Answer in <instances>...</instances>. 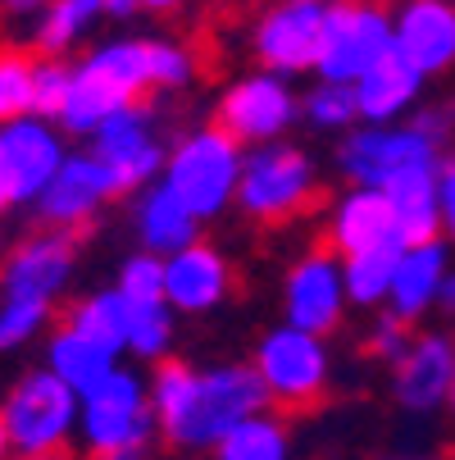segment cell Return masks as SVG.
I'll use <instances>...</instances> for the list:
<instances>
[{
  "instance_id": "ee69618b",
  "label": "cell",
  "mask_w": 455,
  "mask_h": 460,
  "mask_svg": "<svg viewBox=\"0 0 455 460\" xmlns=\"http://www.w3.org/2000/svg\"><path fill=\"white\" fill-rule=\"evenodd\" d=\"M14 201H10V187H5V173H0V219H5V210H10Z\"/></svg>"
},
{
  "instance_id": "ac0fdd59",
  "label": "cell",
  "mask_w": 455,
  "mask_h": 460,
  "mask_svg": "<svg viewBox=\"0 0 455 460\" xmlns=\"http://www.w3.org/2000/svg\"><path fill=\"white\" fill-rule=\"evenodd\" d=\"M392 28H397V55L424 78L455 64V5L451 0H406Z\"/></svg>"
},
{
  "instance_id": "ffe728a7",
  "label": "cell",
  "mask_w": 455,
  "mask_h": 460,
  "mask_svg": "<svg viewBox=\"0 0 455 460\" xmlns=\"http://www.w3.org/2000/svg\"><path fill=\"white\" fill-rule=\"evenodd\" d=\"M328 246L342 260H351V255H369V251H382V246H406V242L397 233L387 196L369 191V187H351L328 215Z\"/></svg>"
},
{
  "instance_id": "4fadbf2b",
  "label": "cell",
  "mask_w": 455,
  "mask_h": 460,
  "mask_svg": "<svg viewBox=\"0 0 455 460\" xmlns=\"http://www.w3.org/2000/svg\"><path fill=\"white\" fill-rule=\"evenodd\" d=\"M64 160H69V146H64V133L50 119L28 114L14 123H0V173H5L14 206H37L41 191L64 169Z\"/></svg>"
},
{
  "instance_id": "f1b7e54d",
  "label": "cell",
  "mask_w": 455,
  "mask_h": 460,
  "mask_svg": "<svg viewBox=\"0 0 455 460\" xmlns=\"http://www.w3.org/2000/svg\"><path fill=\"white\" fill-rule=\"evenodd\" d=\"M401 251L406 246H382V251L342 260L346 301L360 305V310H373V305H382L387 296H392V279H397V265H401Z\"/></svg>"
},
{
  "instance_id": "836d02e7",
  "label": "cell",
  "mask_w": 455,
  "mask_h": 460,
  "mask_svg": "<svg viewBox=\"0 0 455 460\" xmlns=\"http://www.w3.org/2000/svg\"><path fill=\"white\" fill-rule=\"evenodd\" d=\"M114 292H118L127 305H164V260L151 255V251L127 255L123 270H118Z\"/></svg>"
},
{
  "instance_id": "9a60e30c",
  "label": "cell",
  "mask_w": 455,
  "mask_h": 460,
  "mask_svg": "<svg viewBox=\"0 0 455 460\" xmlns=\"http://www.w3.org/2000/svg\"><path fill=\"white\" fill-rule=\"evenodd\" d=\"M92 155H101L109 164V173L118 178L123 191L155 187V178H164V164H169L160 128H155L151 110H142V105H133V110L114 114L109 123H101L96 137H92Z\"/></svg>"
},
{
  "instance_id": "f6af8a7d",
  "label": "cell",
  "mask_w": 455,
  "mask_h": 460,
  "mask_svg": "<svg viewBox=\"0 0 455 460\" xmlns=\"http://www.w3.org/2000/svg\"><path fill=\"white\" fill-rule=\"evenodd\" d=\"M10 451H14V447H10V433H5V420H0V460H10Z\"/></svg>"
},
{
  "instance_id": "8992f818",
  "label": "cell",
  "mask_w": 455,
  "mask_h": 460,
  "mask_svg": "<svg viewBox=\"0 0 455 460\" xmlns=\"http://www.w3.org/2000/svg\"><path fill=\"white\" fill-rule=\"evenodd\" d=\"M314 196H319V173H314V160L301 146L274 142V146L246 151L241 182H237V206H241L246 219L287 224V219H296L314 206Z\"/></svg>"
},
{
  "instance_id": "e0dca14e",
  "label": "cell",
  "mask_w": 455,
  "mask_h": 460,
  "mask_svg": "<svg viewBox=\"0 0 455 460\" xmlns=\"http://www.w3.org/2000/svg\"><path fill=\"white\" fill-rule=\"evenodd\" d=\"M232 292V265L210 242H197L164 260V305L173 314H206Z\"/></svg>"
},
{
  "instance_id": "6da1fadb",
  "label": "cell",
  "mask_w": 455,
  "mask_h": 460,
  "mask_svg": "<svg viewBox=\"0 0 455 460\" xmlns=\"http://www.w3.org/2000/svg\"><path fill=\"white\" fill-rule=\"evenodd\" d=\"M269 392L259 383L255 365H210L197 369L187 360H164L151 374V411L160 438L182 456L214 451L241 420L269 411Z\"/></svg>"
},
{
  "instance_id": "7bdbcfd3",
  "label": "cell",
  "mask_w": 455,
  "mask_h": 460,
  "mask_svg": "<svg viewBox=\"0 0 455 460\" xmlns=\"http://www.w3.org/2000/svg\"><path fill=\"white\" fill-rule=\"evenodd\" d=\"M442 305L455 314V274H451V279H446V288H442Z\"/></svg>"
},
{
  "instance_id": "30bf717a",
  "label": "cell",
  "mask_w": 455,
  "mask_h": 460,
  "mask_svg": "<svg viewBox=\"0 0 455 460\" xmlns=\"http://www.w3.org/2000/svg\"><path fill=\"white\" fill-rule=\"evenodd\" d=\"M333 0H278L265 10V19L250 32V50L259 55L265 74L292 78L310 74L323 50V28H328Z\"/></svg>"
},
{
  "instance_id": "7a4b0ae2",
  "label": "cell",
  "mask_w": 455,
  "mask_h": 460,
  "mask_svg": "<svg viewBox=\"0 0 455 460\" xmlns=\"http://www.w3.org/2000/svg\"><path fill=\"white\" fill-rule=\"evenodd\" d=\"M151 87H155L151 83V37L101 41L74 64V83H69V96H64L55 128L74 137H96L101 123L133 110L142 92Z\"/></svg>"
},
{
  "instance_id": "8d00e7d4",
  "label": "cell",
  "mask_w": 455,
  "mask_h": 460,
  "mask_svg": "<svg viewBox=\"0 0 455 460\" xmlns=\"http://www.w3.org/2000/svg\"><path fill=\"white\" fill-rule=\"evenodd\" d=\"M410 323L406 319H397L392 310H382L378 319H373V328H369V351L378 356V360H387V365H401L406 360V351H410Z\"/></svg>"
},
{
  "instance_id": "4dcf8cb0",
  "label": "cell",
  "mask_w": 455,
  "mask_h": 460,
  "mask_svg": "<svg viewBox=\"0 0 455 460\" xmlns=\"http://www.w3.org/2000/svg\"><path fill=\"white\" fill-rule=\"evenodd\" d=\"M173 347V310L169 305H133V323H127V356L164 365Z\"/></svg>"
},
{
  "instance_id": "7c38bea8",
  "label": "cell",
  "mask_w": 455,
  "mask_h": 460,
  "mask_svg": "<svg viewBox=\"0 0 455 460\" xmlns=\"http://www.w3.org/2000/svg\"><path fill=\"white\" fill-rule=\"evenodd\" d=\"M346 305L351 301H346V279H342V255L328 242L305 251L287 270L283 310H287L292 328H301V333H310V338H328L342 323Z\"/></svg>"
},
{
  "instance_id": "d590c367",
  "label": "cell",
  "mask_w": 455,
  "mask_h": 460,
  "mask_svg": "<svg viewBox=\"0 0 455 460\" xmlns=\"http://www.w3.org/2000/svg\"><path fill=\"white\" fill-rule=\"evenodd\" d=\"M69 83H74V64L69 59H50V55H37V119H59L64 110V96H69Z\"/></svg>"
},
{
  "instance_id": "5b68a950",
  "label": "cell",
  "mask_w": 455,
  "mask_h": 460,
  "mask_svg": "<svg viewBox=\"0 0 455 460\" xmlns=\"http://www.w3.org/2000/svg\"><path fill=\"white\" fill-rule=\"evenodd\" d=\"M0 420H5L14 456H64L83 420V397L50 369H28L5 392Z\"/></svg>"
},
{
  "instance_id": "5bb4252c",
  "label": "cell",
  "mask_w": 455,
  "mask_h": 460,
  "mask_svg": "<svg viewBox=\"0 0 455 460\" xmlns=\"http://www.w3.org/2000/svg\"><path fill=\"white\" fill-rule=\"evenodd\" d=\"M118 178L109 173V164L92 151H78L64 160V169L55 173V182L41 191V201L32 206L41 215L46 228L55 233H74V228H87L114 196H118Z\"/></svg>"
},
{
  "instance_id": "1f68e13d",
  "label": "cell",
  "mask_w": 455,
  "mask_h": 460,
  "mask_svg": "<svg viewBox=\"0 0 455 460\" xmlns=\"http://www.w3.org/2000/svg\"><path fill=\"white\" fill-rule=\"evenodd\" d=\"M301 114L305 123H314L319 133H342L360 119V105H355V87H342V83H314L301 101Z\"/></svg>"
},
{
  "instance_id": "681fc988",
  "label": "cell",
  "mask_w": 455,
  "mask_h": 460,
  "mask_svg": "<svg viewBox=\"0 0 455 460\" xmlns=\"http://www.w3.org/2000/svg\"><path fill=\"white\" fill-rule=\"evenodd\" d=\"M182 460H197V456H182Z\"/></svg>"
},
{
  "instance_id": "484cf974",
  "label": "cell",
  "mask_w": 455,
  "mask_h": 460,
  "mask_svg": "<svg viewBox=\"0 0 455 460\" xmlns=\"http://www.w3.org/2000/svg\"><path fill=\"white\" fill-rule=\"evenodd\" d=\"M64 323H69L74 333L92 338L96 347L123 356V351H127V323H133V305H127L114 288H105V292H92V296H83L78 305H69Z\"/></svg>"
},
{
  "instance_id": "d6a6232c",
  "label": "cell",
  "mask_w": 455,
  "mask_h": 460,
  "mask_svg": "<svg viewBox=\"0 0 455 460\" xmlns=\"http://www.w3.org/2000/svg\"><path fill=\"white\" fill-rule=\"evenodd\" d=\"M55 305L28 296H0V351H19L46 333Z\"/></svg>"
},
{
  "instance_id": "277c9868",
  "label": "cell",
  "mask_w": 455,
  "mask_h": 460,
  "mask_svg": "<svg viewBox=\"0 0 455 460\" xmlns=\"http://www.w3.org/2000/svg\"><path fill=\"white\" fill-rule=\"evenodd\" d=\"M83 447L92 460H133L151 447L160 433L155 411H151V387L137 369L118 365L96 392L83 397V420H78Z\"/></svg>"
},
{
  "instance_id": "ab89813d",
  "label": "cell",
  "mask_w": 455,
  "mask_h": 460,
  "mask_svg": "<svg viewBox=\"0 0 455 460\" xmlns=\"http://www.w3.org/2000/svg\"><path fill=\"white\" fill-rule=\"evenodd\" d=\"M5 5V14H14V19H41L55 0H0Z\"/></svg>"
},
{
  "instance_id": "f35d334b",
  "label": "cell",
  "mask_w": 455,
  "mask_h": 460,
  "mask_svg": "<svg viewBox=\"0 0 455 460\" xmlns=\"http://www.w3.org/2000/svg\"><path fill=\"white\" fill-rule=\"evenodd\" d=\"M437 206H442V228L455 242V155L442 160V169H437Z\"/></svg>"
},
{
  "instance_id": "e575fe53",
  "label": "cell",
  "mask_w": 455,
  "mask_h": 460,
  "mask_svg": "<svg viewBox=\"0 0 455 460\" xmlns=\"http://www.w3.org/2000/svg\"><path fill=\"white\" fill-rule=\"evenodd\" d=\"M197 78V59L187 46L169 41V37H151V83L160 92H178Z\"/></svg>"
},
{
  "instance_id": "9c48e42d",
  "label": "cell",
  "mask_w": 455,
  "mask_h": 460,
  "mask_svg": "<svg viewBox=\"0 0 455 460\" xmlns=\"http://www.w3.org/2000/svg\"><path fill=\"white\" fill-rule=\"evenodd\" d=\"M424 164H442V151L415 133V128H351L337 146V169L346 173L351 187H369V191H382L387 182H397L401 173L410 169H424Z\"/></svg>"
},
{
  "instance_id": "bcb514c9",
  "label": "cell",
  "mask_w": 455,
  "mask_h": 460,
  "mask_svg": "<svg viewBox=\"0 0 455 460\" xmlns=\"http://www.w3.org/2000/svg\"><path fill=\"white\" fill-rule=\"evenodd\" d=\"M14 460H69V456H14Z\"/></svg>"
},
{
  "instance_id": "83f0119b",
  "label": "cell",
  "mask_w": 455,
  "mask_h": 460,
  "mask_svg": "<svg viewBox=\"0 0 455 460\" xmlns=\"http://www.w3.org/2000/svg\"><path fill=\"white\" fill-rule=\"evenodd\" d=\"M96 19H105V0H55V5L37 19V32L32 37H37L41 55L64 59V50L78 46L92 32Z\"/></svg>"
},
{
  "instance_id": "d4e9b609",
  "label": "cell",
  "mask_w": 455,
  "mask_h": 460,
  "mask_svg": "<svg viewBox=\"0 0 455 460\" xmlns=\"http://www.w3.org/2000/svg\"><path fill=\"white\" fill-rule=\"evenodd\" d=\"M46 369L59 378V383H69L78 397H87V392H96L114 369H118V356L96 347L92 338L74 333L69 323H59L55 333L46 338Z\"/></svg>"
},
{
  "instance_id": "b9f144b4",
  "label": "cell",
  "mask_w": 455,
  "mask_h": 460,
  "mask_svg": "<svg viewBox=\"0 0 455 460\" xmlns=\"http://www.w3.org/2000/svg\"><path fill=\"white\" fill-rule=\"evenodd\" d=\"M182 5V0H142V10H151V14H173Z\"/></svg>"
},
{
  "instance_id": "44dd1931",
  "label": "cell",
  "mask_w": 455,
  "mask_h": 460,
  "mask_svg": "<svg viewBox=\"0 0 455 460\" xmlns=\"http://www.w3.org/2000/svg\"><path fill=\"white\" fill-rule=\"evenodd\" d=\"M419 92H424V74L410 69V64L392 50L355 83V105H360L364 128H392V119H401L419 101Z\"/></svg>"
},
{
  "instance_id": "cb8c5ba5",
  "label": "cell",
  "mask_w": 455,
  "mask_h": 460,
  "mask_svg": "<svg viewBox=\"0 0 455 460\" xmlns=\"http://www.w3.org/2000/svg\"><path fill=\"white\" fill-rule=\"evenodd\" d=\"M437 169H442V164H424V169H410V173H401L397 182L382 187L387 206H392V219H397V233H401L406 246L437 242V233H442Z\"/></svg>"
},
{
  "instance_id": "74e56055",
  "label": "cell",
  "mask_w": 455,
  "mask_h": 460,
  "mask_svg": "<svg viewBox=\"0 0 455 460\" xmlns=\"http://www.w3.org/2000/svg\"><path fill=\"white\" fill-rule=\"evenodd\" d=\"M410 128H415V133H424V137L442 151V142L455 133V105H428V110H419V114L410 119Z\"/></svg>"
},
{
  "instance_id": "816d5d0a",
  "label": "cell",
  "mask_w": 455,
  "mask_h": 460,
  "mask_svg": "<svg viewBox=\"0 0 455 460\" xmlns=\"http://www.w3.org/2000/svg\"><path fill=\"white\" fill-rule=\"evenodd\" d=\"M451 5H455V0H451Z\"/></svg>"
},
{
  "instance_id": "8fae6325",
  "label": "cell",
  "mask_w": 455,
  "mask_h": 460,
  "mask_svg": "<svg viewBox=\"0 0 455 460\" xmlns=\"http://www.w3.org/2000/svg\"><path fill=\"white\" fill-rule=\"evenodd\" d=\"M296 114H301V101L287 87V78L265 74V69L237 78L223 92V101H219V128L228 137H237L241 146H250V151L255 146H274L296 123Z\"/></svg>"
},
{
  "instance_id": "7402d4cb",
  "label": "cell",
  "mask_w": 455,
  "mask_h": 460,
  "mask_svg": "<svg viewBox=\"0 0 455 460\" xmlns=\"http://www.w3.org/2000/svg\"><path fill=\"white\" fill-rule=\"evenodd\" d=\"M446 242H424V246H406L401 251V265H397V279H392V296H387V310L397 319L415 323L446 288Z\"/></svg>"
},
{
  "instance_id": "603a6c76",
  "label": "cell",
  "mask_w": 455,
  "mask_h": 460,
  "mask_svg": "<svg viewBox=\"0 0 455 460\" xmlns=\"http://www.w3.org/2000/svg\"><path fill=\"white\" fill-rule=\"evenodd\" d=\"M133 224H137L142 251H151V255H160V260H169V255H178V251H187V246L201 242V219L191 215L164 182H155V187L142 191Z\"/></svg>"
},
{
  "instance_id": "52a82bcc",
  "label": "cell",
  "mask_w": 455,
  "mask_h": 460,
  "mask_svg": "<svg viewBox=\"0 0 455 460\" xmlns=\"http://www.w3.org/2000/svg\"><path fill=\"white\" fill-rule=\"evenodd\" d=\"M392 50H397V28L378 0H333L314 74H319V83L355 87Z\"/></svg>"
},
{
  "instance_id": "d6986e66",
  "label": "cell",
  "mask_w": 455,
  "mask_h": 460,
  "mask_svg": "<svg viewBox=\"0 0 455 460\" xmlns=\"http://www.w3.org/2000/svg\"><path fill=\"white\" fill-rule=\"evenodd\" d=\"M451 374H455V342L446 333H415L406 360L392 374V397L406 411L428 415L442 402H451Z\"/></svg>"
},
{
  "instance_id": "2e32d148",
  "label": "cell",
  "mask_w": 455,
  "mask_h": 460,
  "mask_svg": "<svg viewBox=\"0 0 455 460\" xmlns=\"http://www.w3.org/2000/svg\"><path fill=\"white\" fill-rule=\"evenodd\" d=\"M74 260H78V237L74 233H55L41 228L23 237L0 270V292L5 296H28V301H50L69 288L74 279Z\"/></svg>"
},
{
  "instance_id": "f546056e",
  "label": "cell",
  "mask_w": 455,
  "mask_h": 460,
  "mask_svg": "<svg viewBox=\"0 0 455 460\" xmlns=\"http://www.w3.org/2000/svg\"><path fill=\"white\" fill-rule=\"evenodd\" d=\"M37 110V55L0 50V123L28 119Z\"/></svg>"
},
{
  "instance_id": "c3c4849f",
  "label": "cell",
  "mask_w": 455,
  "mask_h": 460,
  "mask_svg": "<svg viewBox=\"0 0 455 460\" xmlns=\"http://www.w3.org/2000/svg\"><path fill=\"white\" fill-rule=\"evenodd\" d=\"M392 460H410V456H392Z\"/></svg>"
},
{
  "instance_id": "3957f363",
  "label": "cell",
  "mask_w": 455,
  "mask_h": 460,
  "mask_svg": "<svg viewBox=\"0 0 455 460\" xmlns=\"http://www.w3.org/2000/svg\"><path fill=\"white\" fill-rule=\"evenodd\" d=\"M241 164H246L241 142L228 137L219 123H210V128H191L187 137L173 142L160 182H164L197 219H214V215H223L228 206H237Z\"/></svg>"
},
{
  "instance_id": "60d3db41",
  "label": "cell",
  "mask_w": 455,
  "mask_h": 460,
  "mask_svg": "<svg viewBox=\"0 0 455 460\" xmlns=\"http://www.w3.org/2000/svg\"><path fill=\"white\" fill-rule=\"evenodd\" d=\"M142 10V0H105V19H133Z\"/></svg>"
},
{
  "instance_id": "f907efd6",
  "label": "cell",
  "mask_w": 455,
  "mask_h": 460,
  "mask_svg": "<svg viewBox=\"0 0 455 460\" xmlns=\"http://www.w3.org/2000/svg\"><path fill=\"white\" fill-rule=\"evenodd\" d=\"M133 460H146V456H133Z\"/></svg>"
},
{
  "instance_id": "7dc6e473",
  "label": "cell",
  "mask_w": 455,
  "mask_h": 460,
  "mask_svg": "<svg viewBox=\"0 0 455 460\" xmlns=\"http://www.w3.org/2000/svg\"><path fill=\"white\" fill-rule=\"evenodd\" d=\"M451 406H455V374H451Z\"/></svg>"
},
{
  "instance_id": "ba28073f",
  "label": "cell",
  "mask_w": 455,
  "mask_h": 460,
  "mask_svg": "<svg viewBox=\"0 0 455 460\" xmlns=\"http://www.w3.org/2000/svg\"><path fill=\"white\" fill-rule=\"evenodd\" d=\"M259 383H265L269 402L283 411H310L323 402V392L333 383V356L323 347V338H310L292 323H278L259 338L250 356Z\"/></svg>"
},
{
  "instance_id": "4316f807",
  "label": "cell",
  "mask_w": 455,
  "mask_h": 460,
  "mask_svg": "<svg viewBox=\"0 0 455 460\" xmlns=\"http://www.w3.org/2000/svg\"><path fill=\"white\" fill-rule=\"evenodd\" d=\"M214 460H292V433L287 420L274 411H259L250 420H241L219 447Z\"/></svg>"
}]
</instances>
